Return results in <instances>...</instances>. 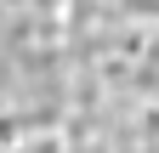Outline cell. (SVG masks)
<instances>
[{
    "instance_id": "2",
    "label": "cell",
    "mask_w": 159,
    "mask_h": 153,
    "mask_svg": "<svg viewBox=\"0 0 159 153\" xmlns=\"http://www.w3.org/2000/svg\"><path fill=\"white\" fill-rule=\"evenodd\" d=\"M0 153H85L74 136H46V142H23V147H0Z\"/></svg>"
},
{
    "instance_id": "1",
    "label": "cell",
    "mask_w": 159,
    "mask_h": 153,
    "mask_svg": "<svg viewBox=\"0 0 159 153\" xmlns=\"http://www.w3.org/2000/svg\"><path fill=\"white\" fill-rule=\"evenodd\" d=\"M80 0H0V147L68 130V28Z\"/></svg>"
}]
</instances>
